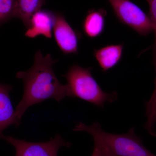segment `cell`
Instances as JSON below:
<instances>
[{
    "mask_svg": "<svg viewBox=\"0 0 156 156\" xmlns=\"http://www.w3.org/2000/svg\"><path fill=\"white\" fill-rule=\"evenodd\" d=\"M56 20V13L48 10H41L35 13L30 20V26L25 36L34 38L43 35L51 38Z\"/></svg>",
    "mask_w": 156,
    "mask_h": 156,
    "instance_id": "cell-7",
    "label": "cell"
},
{
    "mask_svg": "<svg viewBox=\"0 0 156 156\" xmlns=\"http://www.w3.org/2000/svg\"><path fill=\"white\" fill-rule=\"evenodd\" d=\"M107 11L104 9H90L82 23L84 34L90 39L100 36L105 30Z\"/></svg>",
    "mask_w": 156,
    "mask_h": 156,
    "instance_id": "cell-10",
    "label": "cell"
},
{
    "mask_svg": "<svg viewBox=\"0 0 156 156\" xmlns=\"http://www.w3.org/2000/svg\"><path fill=\"white\" fill-rule=\"evenodd\" d=\"M73 131L89 133L93 137L94 144L100 147L106 156H156L143 145L134 128L126 134H113L104 131L97 122L91 126L80 122Z\"/></svg>",
    "mask_w": 156,
    "mask_h": 156,
    "instance_id": "cell-2",
    "label": "cell"
},
{
    "mask_svg": "<svg viewBox=\"0 0 156 156\" xmlns=\"http://www.w3.org/2000/svg\"><path fill=\"white\" fill-rule=\"evenodd\" d=\"M13 87L11 85L0 83V139H2L4 130L9 126L16 127L20 125L13 108L10 98V92Z\"/></svg>",
    "mask_w": 156,
    "mask_h": 156,
    "instance_id": "cell-8",
    "label": "cell"
},
{
    "mask_svg": "<svg viewBox=\"0 0 156 156\" xmlns=\"http://www.w3.org/2000/svg\"><path fill=\"white\" fill-rule=\"evenodd\" d=\"M121 23L139 34L147 36L153 32L154 26L149 15L130 0H108Z\"/></svg>",
    "mask_w": 156,
    "mask_h": 156,
    "instance_id": "cell-4",
    "label": "cell"
},
{
    "mask_svg": "<svg viewBox=\"0 0 156 156\" xmlns=\"http://www.w3.org/2000/svg\"><path fill=\"white\" fill-rule=\"evenodd\" d=\"M124 44L108 45L94 50L93 55L103 73L117 65L122 58Z\"/></svg>",
    "mask_w": 156,
    "mask_h": 156,
    "instance_id": "cell-9",
    "label": "cell"
},
{
    "mask_svg": "<svg viewBox=\"0 0 156 156\" xmlns=\"http://www.w3.org/2000/svg\"><path fill=\"white\" fill-rule=\"evenodd\" d=\"M46 0H17L14 18L21 20L26 28L28 29L31 17L41 10Z\"/></svg>",
    "mask_w": 156,
    "mask_h": 156,
    "instance_id": "cell-11",
    "label": "cell"
},
{
    "mask_svg": "<svg viewBox=\"0 0 156 156\" xmlns=\"http://www.w3.org/2000/svg\"><path fill=\"white\" fill-rule=\"evenodd\" d=\"M17 0H0V26L14 18Z\"/></svg>",
    "mask_w": 156,
    "mask_h": 156,
    "instance_id": "cell-12",
    "label": "cell"
},
{
    "mask_svg": "<svg viewBox=\"0 0 156 156\" xmlns=\"http://www.w3.org/2000/svg\"><path fill=\"white\" fill-rule=\"evenodd\" d=\"M57 61L49 53L44 56L39 50L35 54L32 66L28 70L17 73L16 77L21 79L24 85L23 96L15 111L20 121L32 105L50 98L59 102L66 97H70L68 86L62 85L53 71V65Z\"/></svg>",
    "mask_w": 156,
    "mask_h": 156,
    "instance_id": "cell-1",
    "label": "cell"
},
{
    "mask_svg": "<svg viewBox=\"0 0 156 156\" xmlns=\"http://www.w3.org/2000/svg\"><path fill=\"white\" fill-rule=\"evenodd\" d=\"M92 156H106L102 149L98 145L94 144V149Z\"/></svg>",
    "mask_w": 156,
    "mask_h": 156,
    "instance_id": "cell-14",
    "label": "cell"
},
{
    "mask_svg": "<svg viewBox=\"0 0 156 156\" xmlns=\"http://www.w3.org/2000/svg\"><path fill=\"white\" fill-rule=\"evenodd\" d=\"M92 69L74 64L63 76L67 80L70 97L80 98L103 108L105 102L113 103L117 100L118 93L104 92L93 78Z\"/></svg>",
    "mask_w": 156,
    "mask_h": 156,
    "instance_id": "cell-3",
    "label": "cell"
},
{
    "mask_svg": "<svg viewBox=\"0 0 156 156\" xmlns=\"http://www.w3.org/2000/svg\"><path fill=\"white\" fill-rule=\"evenodd\" d=\"M152 120H153L150 119H149L148 121H149L150 122H151Z\"/></svg>",
    "mask_w": 156,
    "mask_h": 156,
    "instance_id": "cell-15",
    "label": "cell"
},
{
    "mask_svg": "<svg viewBox=\"0 0 156 156\" xmlns=\"http://www.w3.org/2000/svg\"><path fill=\"white\" fill-rule=\"evenodd\" d=\"M2 139L13 146L16 150L15 156H57L61 147H69L70 143L65 141L56 134L49 141L44 142H30L12 136L4 135Z\"/></svg>",
    "mask_w": 156,
    "mask_h": 156,
    "instance_id": "cell-5",
    "label": "cell"
},
{
    "mask_svg": "<svg viewBox=\"0 0 156 156\" xmlns=\"http://www.w3.org/2000/svg\"><path fill=\"white\" fill-rule=\"evenodd\" d=\"M53 33L56 44L62 53L66 55L78 53V44L82 34L73 29L61 13H56Z\"/></svg>",
    "mask_w": 156,
    "mask_h": 156,
    "instance_id": "cell-6",
    "label": "cell"
},
{
    "mask_svg": "<svg viewBox=\"0 0 156 156\" xmlns=\"http://www.w3.org/2000/svg\"><path fill=\"white\" fill-rule=\"evenodd\" d=\"M149 6V16L153 23L154 30L156 34V0H146Z\"/></svg>",
    "mask_w": 156,
    "mask_h": 156,
    "instance_id": "cell-13",
    "label": "cell"
}]
</instances>
